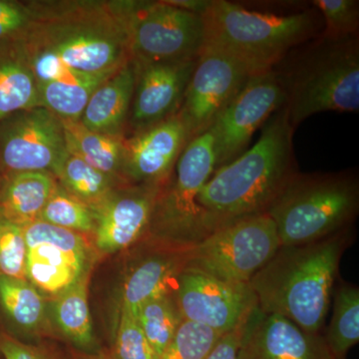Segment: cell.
Here are the masks:
<instances>
[{
  "mask_svg": "<svg viewBox=\"0 0 359 359\" xmlns=\"http://www.w3.org/2000/svg\"><path fill=\"white\" fill-rule=\"evenodd\" d=\"M33 18L21 39L40 82L114 74L132 61L135 1H30Z\"/></svg>",
  "mask_w": 359,
  "mask_h": 359,
  "instance_id": "1",
  "label": "cell"
},
{
  "mask_svg": "<svg viewBox=\"0 0 359 359\" xmlns=\"http://www.w3.org/2000/svg\"><path fill=\"white\" fill-rule=\"evenodd\" d=\"M294 133L283 106L264 125L252 148L212 173L197 199L208 235L238 219L266 214L297 172Z\"/></svg>",
  "mask_w": 359,
  "mask_h": 359,
  "instance_id": "2",
  "label": "cell"
},
{
  "mask_svg": "<svg viewBox=\"0 0 359 359\" xmlns=\"http://www.w3.org/2000/svg\"><path fill=\"white\" fill-rule=\"evenodd\" d=\"M354 240L351 226L309 244L280 247L250 280L257 309L283 316L309 334H320L340 261Z\"/></svg>",
  "mask_w": 359,
  "mask_h": 359,
  "instance_id": "3",
  "label": "cell"
},
{
  "mask_svg": "<svg viewBox=\"0 0 359 359\" xmlns=\"http://www.w3.org/2000/svg\"><path fill=\"white\" fill-rule=\"evenodd\" d=\"M202 20V49L235 59L252 75L273 70L290 52L320 36L323 29V18L314 7L283 15L212 0Z\"/></svg>",
  "mask_w": 359,
  "mask_h": 359,
  "instance_id": "4",
  "label": "cell"
},
{
  "mask_svg": "<svg viewBox=\"0 0 359 359\" xmlns=\"http://www.w3.org/2000/svg\"><path fill=\"white\" fill-rule=\"evenodd\" d=\"M294 130L321 112L359 111V39L320 35L290 52L273 68Z\"/></svg>",
  "mask_w": 359,
  "mask_h": 359,
  "instance_id": "5",
  "label": "cell"
},
{
  "mask_svg": "<svg viewBox=\"0 0 359 359\" xmlns=\"http://www.w3.org/2000/svg\"><path fill=\"white\" fill-rule=\"evenodd\" d=\"M358 211L359 181L353 172L297 171L266 214L283 247L309 244L353 226Z\"/></svg>",
  "mask_w": 359,
  "mask_h": 359,
  "instance_id": "6",
  "label": "cell"
},
{
  "mask_svg": "<svg viewBox=\"0 0 359 359\" xmlns=\"http://www.w3.org/2000/svg\"><path fill=\"white\" fill-rule=\"evenodd\" d=\"M215 170V138L210 129L189 141L180 155L175 179L161 190L150 229L177 244L194 245L207 237L197 199Z\"/></svg>",
  "mask_w": 359,
  "mask_h": 359,
  "instance_id": "7",
  "label": "cell"
},
{
  "mask_svg": "<svg viewBox=\"0 0 359 359\" xmlns=\"http://www.w3.org/2000/svg\"><path fill=\"white\" fill-rule=\"evenodd\" d=\"M280 248L278 231L271 217L255 215L212 231L197 243L186 268L226 282L249 283Z\"/></svg>",
  "mask_w": 359,
  "mask_h": 359,
  "instance_id": "8",
  "label": "cell"
},
{
  "mask_svg": "<svg viewBox=\"0 0 359 359\" xmlns=\"http://www.w3.org/2000/svg\"><path fill=\"white\" fill-rule=\"evenodd\" d=\"M132 61L185 62L199 57L204 45L202 15L166 1H135L130 18Z\"/></svg>",
  "mask_w": 359,
  "mask_h": 359,
  "instance_id": "9",
  "label": "cell"
},
{
  "mask_svg": "<svg viewBox=\"0 0 359 359\" xmlns=\"http://www.w3.org/2000/svg\"><path fill=\"white\" fill-rule=\"evenodd\" d=\"M67 148L62 122L39 106L0 122V175L27 172L53 175Z\"/></svg>",
  "mask_w": 359,
  "mask_h": 359,
  "instance_id": "10",
  "label": "cell"
},
{
  "mask_svg": "<svg viewBox=\"0 0 359 359\" xmlns=\"http://www.w3.org/2000/svg\"><path fill=\"white\" fill-rule=\"evenodd\" d=\"M23 230L26 280L42 294L58 297L90 271L89 247L79 233L39 219Z\"/></svg>",
  "mask_w": 359,
  "mask_h": 359,
  "instance_id": "11",
  "label": "cell"
},
{
  "mask_svg": "<svg viewBox=\"0 0 359 359\" xmlns=\"http://www.w3.org/2000/svg\"><path fill=\"white\" fill-rule=\"evenodd\" d=\"M176 283L174 299L183 320L221 334L245 323L257 308L249 283L226 282L191 268L184 269Z\"/></svg>",
  "mask_w": 359,
  "mask_h": 359,
  "instance_id": "12",
  "label": "cell"
},
{
  "mask_svg": "<svg viewBox=\"0 0 359 359\" xmlns=\"http://www.w3.org/2000/svg\"><path fill=\"white\" fill-rule=\"evenodd\" d=\"M285 104V92L273 69L252 75L212 126L216 170L244 154L255 132Z\"/></svg>",
  "mask_w": 359,
  "mask_h": 359,
  "instance_id": "13",
  "label": "cell"
},
{
  "mask_svg": "<svg viewBox=\"0 0 359 359\" xmlns=\"http://www.w3.org/2000/svg\"><path fill=\"white\" fill-rule=\"evenodd\" d=\"M252 75L235 59L202 49L177 113L185 124L189 141L212 128Z\"/></svg>",
  "mask_w": 359,
  "mask_h": 359,
  "instance_id": "14",
  "label": "cell"
},
{
  "mask_svg": "<svg viewBox=\"0 0 359 359\" xmlns=\"http://www.w3.org/2000/svg\"><path fill=\"white\" fill-rule=\"evenodd\" d=\"M197 59L185 62L132 61L136 70V82L131 104V123L137 131L178 113Z\"/></svg>",
  "mask_w": 359,
  "mask_h": 359,
  "instance_id": "15",
  "label": "cell"
},
{
  "mask_svg": "<svg viewBox=\"0 0 359 359\" xmlns=\"http://www.w3.org/2000/svg\"><path fill=\"white\" fill-rule=\"evenodd\" d=\"M189 142L178 114L124 140V175L135 182L165 185Z\"/></svg>",
  "mask_w": 359,
  "mask_h": 359,
  "instance_id": "16",
  "label": "cell"
},
{
  "mask_svg": "<svg viewBox=\"0 0 359 359\" xmlns=\"http://www.w3.org/2000/svg\"><path fill=\"white\" fill-rule=\"evenodd\" d=\"M165 185L141 184L128 192L113 193L92 210L96 247L111 254L127 249L143 237L150 230L156 203Z\"/></svg>",
  "mask_w": 359,
  "mask_h": 359,
  "instance_id": "17",
  "label": "cell"
},
{
  "mask_svg": "<svg viewBox=\"0 0 359 359\" xmlns=\"http://www.w3.org/2000/svg\"><path fill=\"white\" fill-rule=\"evenodd\" d=\"M238 359H332L323 335L256 309L245 325Z\"/></svg>",
  "mask_w": 359,
  "mask_h": 359,
  "instance_id": "18",
  "label": "cell"
},
{
  "mask_svg": "<svg viewBox=\"0 0 359 359\" xmlns=\"http://www.w3.org/2000/svg\"><path fill=\"white\" fill-rule=\"evenodd\" d=\"M194 245L172 243L170 247L144 257L125 280L121 309L137 316L146 302L171 290L172 280L188 264Z\"/></svg>",
  "mask_w": 359,
  "mask_h": 359,
  "instance_id": "19",
  "label": "cell"
},
{
  "mask_svg": "<svg viewBox=\"0 0 359 359\" xmlns=\"http://www.w3.org/2000/svg\"><path fill=\"white\" fill-rule=\"evenodd\" d=\"M135 82L136 70L131 61L97 87L79 122L90 131L119 135L129 114Z\"/></svg>",
  "mask_w": 359,
  "mask_h": 359,
  "instance_id": "20",
  "label": "cell"
},
{
  "mask_svg": "<svg viewBox=\"0 0 359 359\" xmlns=\"http://www.w3.org/2000/svg\"><path fill=\"white\" fill-rule=\"evenodd\" d=\"M39 106V84L21 39L0 44V122Z\"/></svg>",
  "mask_w": 359,
  "mask_h": 359,
  "instance_id": "21",
  "label": "cell"
},
{
  "mask_svg": "<svg viewBox=\"0 0 359 359\" xmlns=\"http://www.w3.org/2000/svg\"><path fill=\"white\" fill-rule=\"evenodd\" d=\"M57 180L46 172H27L4 180L0 190V212L25 228L39 219Z\"/></svg>",
  "mask_w": 359,
  "mask_h": 359,
  "instance_id": "22",
  "label": "cell"
},
{
  "mask_svg": "<svg viewBox=\"0 0 359 359\" xmlns=\"http://www.w3.org/2000/svg\"><path fill=\"white\" fill-rule=\"evenodd\" d=\"M61 122L70 153L111 178L124 174V139L120 135L90 131L79 121Z\"/></svg>",
  "mask_w": 359,
  "mask_h": 359,
  "instance_id": "23",
  "label": "cell"
},
{
  "mask_svg": "<svg viewBox=\"0 0 359 359\" xmlns=\"http://www.w3.org/2000/svg\"><path fill=\"white\" fill-rule=\"evenodd\" d=\"M111 75H77L57 80L40 82V105L51 111L62 121L78 122L97 87Z\"/></svg>",
  "mask_w": 359,
  "mask_h": 359,
  "instance_id": "24",
  "label": "cell"
},
{
  "mask_svg": "<svg viewBox=\"0 0 359 359\" xmlns=\"http://www.w3.org/2000/svg\"><path fill=\"white\" fill-rule=\"evenodd\" d=\"M332 292L334 313L323 339L332 359H346L359 341V289L341 280Z\"/></svg>",
  "mask_w": 359,
  "mask_h": 359,
  "instance_id": "25",
  "label": "cell"
},
{
  "mask_svg": "<svg viewBox=\"0 0 359 359\" xmlns=\"http://www.w3.org/2000/svg\"><path fill=\"white\" fill-rule=\"evenodd\" d=\"M59 185L92 210L105 202L113 194V181L81 158L66 151L53 173Z\"/></svg>",
  "mask_w": 359,
  "mask_h": 359,
  "instance_id": "26",
  "label": "cell"
},
{
  "mask_svg": "<svg viewBox=\"0 0 359 359\" xmlns=\"http://www.w3.org/2000/svg\"><path fill=\"white\" fill-rule=\"evenodd\" d=\"M90 271L55 297L54 316L59 328L78 346L93 344V327L88 304Z\"/></svg>",
  "mask_w": 359,
  "mask_h": 359,
  "instance_id": "27",
  "label": "cell"
},
{
  "mask_svg": "<svg viewBox=\"0 0 359 359\" xmlns=\"http://www.w3.org/2000/svg\"><path fill=\"white\" fill-rule=\"evenodd\" d=\"M137 318L152 347L155 359L164 353L183 321L172 290L146 302L139 309Z\"/></svg>",
  "mask_w": 359,
  "mask_h": 359,
  "instance_id": "28",
  "label": "cell"
},
{
  "mask_svg": "<svg viewBox=\"0 0 359 359\" xmlns=\"http://www.w3.org/2000/svg\"><path fill=\"white\" fill-rule=\"evenodd\" d=\"M0 304L16 325L36 330L45 318L43 294L27 280L0 275Z\"/></svg>",
  "mask_w": 359,
  "mask_h": 359,
  "instance_id": "29",
  "label": "cell"
},
{
  "mask_svg": "<svg viewBox=\"0 0 359 359\" xmlns=\"http://www.w3.org/2000/svg\"><path fill=\"white\" fill-rule=\"evenodd\" d=\"M37 219L79 233L95 230L91 208L66 192L58 183Z\"/></svg>",
  "mask_w": 359,
  "mask_h": 359,
  "instance_id": "30",
  "label": "cell"
},
{
  "mask_svg": "<svg viewBox=\"0 0 359 359\" xmlns=\"http://www.w3.org/2000/svg\"><path fill=\"white\" fill-rule=\"evenodd\" d=\"M222 335L205 325L183 320L158 359H205Z\"/></svg>",
  "mask_w": 359,
  "mask_h": 359,
  "instance_id": "31",
  "label": "cell"
},
{
  "mask_svg": "<svg viewBox=\"0 0 359 359\" xmlns=\"http://www.w3.org/2000/svg\"><path fill=\"white\" fill-rule=\"evenodd\" d=\"M313 6L323 18L321 37L344 40L358 36V0H314Z\"/></svg>",
  "mask_w": 359,
  "mask_h": 359,
  "instance_id": "32",
  "label": "cell"
},
{
  "mask_svg": "<svg viewBox=\"0 0 359 359\" xmlns=\"http://www.w3.org/2000/svg\"><path fill=\"white\" fill-rule=\"evenodd\" d=\"M25 230L0 212V275L26 280Z\"/></svg>",
  "mask_w": 359,
  "mask_h": 359,
  "instance_id": "33",
  "label": "cell"
},
{
  "mask_svg": "<svg viewBox=\"0 0 359 359\" xmlns=\"http://www.w3.org/2000/svg\"><path fill=\"white\" fill-rule=\"evenodd\" d=\"M115 353L117 359H155L152 347L142 330L138 318L128 311L121 309Z\"/></svg>",
  "mask_w": 359,
  "mask_h": 359,
  "instance_id": "34",
  "label": "cell"
},
{
  "mask_svg": "<svg viewBox=\"0 0 359 359\" xmlns=\"http://www.w3.org/2000/svg\"><path fill=\"white\" fill-rule=\"evenodd\" d=\"M32 18V2L0 0V44L22 39Z\"/></svg>",
  "mask_w": 359,
  "mask_h": 359,
  "instance_id": "35",
  "label": "cell"
},
{
  "mask_svg": "<svg viewBox=\"0 0 359 359\" xmlns=\"http://www.w3.org/2000/svg\"><path fill=\"white\" fill-rule=\"evenodd\" d=\"M248 320L238 325L235 330L222 335L221 339L205 359H238V349H240Z\"/></svg>",
  "mask_w": 359,
  "mask_h": 359,
  "instance_id": "36",
  "label": "cell"
},
{
  "mask_svg": "<svg viewBox=\"0 0 359 359\" xmlns=\"http://www.w3.org/2000/svg\"><path fill=\"white\" fill-rule=\"evenodd\" d=\"M0 353L4 359H49L35 347L21 344L6 334L0 337Z\"/></svg>",
  "mask_w": 359,
  "mask_h": 359,
  "instance_id": "37",
  "label": "cell"
},
{
  "mask_svg": "<svg viewBox=\"0 0 359 359\" xmlns=\"http://www.w3.org/2000/svg\"><path fill=\"white\" fill-rule=\"evenodd\" d=\"M212 1V0H168L172 6L199 15L205 13L211 6Z\"/></svg>",
  "mask_w": 359,
  "mask_h": 359,
  "instance_id": "38",
  "label": "cell"
},
{
  "mask_svg": "<svg viewBox=\"0 0 359 359\" xmlns=\"http://www.w3.org/2000/svg\"><path fill=\"white\" fill-rule=\"evenodd\" d=\"M88 359H99V358H88Z\"/></svg>",
  "mask_w": 359,
  "mask_h": 359,
  "instance_id": "39",
  "label": "cell"
},
{
  "mask_svg": "<svg viewBox=\"0 0 359 359\" xmlns=\"http://www.w3.org/2000/svg\"></svg>",
  "mask_w": 359,
  "mask_h": 359,
  "instance_id": "40",
  "label": "cell"
}]
</instances>
